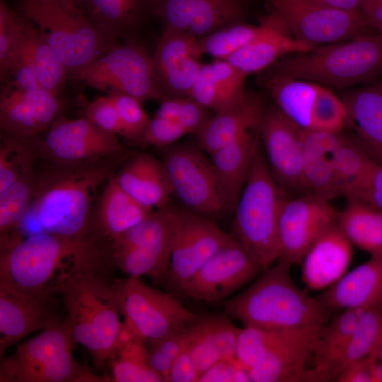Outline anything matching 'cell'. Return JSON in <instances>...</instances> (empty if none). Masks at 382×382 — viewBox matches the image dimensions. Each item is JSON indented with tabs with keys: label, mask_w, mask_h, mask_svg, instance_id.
<instances>
[{
	"label": "cell",
	"mask_w": 382,
	"mask_h": 382,
	"mask_svg": "<svg viewBox=\"0 0 382 382\" xmlns=\"http://www.w3.org/2000/svg\"><path fill=\"white\" fill-rule=\"evenodd\" d=\"M214 114L224 111L231 105L212 76L208 64H203L190 96Z\"/></svg>",
	"instance_id": "cell-49"
},
{
	"label": "cell",
	"mask_w": 382,
	"mask_h": 382,
	"mask_svg": "<svg viewBox=\"0 0 382 382\" xmlns=\"http://www.w3.org/2000/svg\"><path fill=\"white\" fill-rule=\"evenodd\" d=\"M187 350L199 374H202L222 359L199 318L192 323Z\"/></svg>",
	"instance_id": "cell-50"
},
{
	"label": "cell",
	"mask_w": 382,
	"mask_h": 382,
	"mask_svg": "<svg viewBox=\"0 0 382 382\" xmlns=\"http://www.w3.org/2000/svg\"><path fill=\"white\" fill-rule=\"evenodd\" d=\"M323 5L345 11H360L363 0H313Z\"/></svg>",
	"instance_id": "cell-61"
},
{
	"label": "cell",
	"mask_w": 382,
	"mask_h": 382,
	"mask_svg": "<svg viewBox=\"0 0 382 382\" xmlns=\"http://www.w3.org/2000/svg\"><path fill=\"white\" fill-rule=\"evenodd\" d=\"M155 0H76L75 5L115 42L135 38L137 30L155 16Z\"/></svg>",
	"instance_id": "cell-28"
},
{
	"label": "cell",
	"mask_w": 382,
	"mask_h": 382,
	"mask_svg": "<svg viewBox=\"0 0 382 382\" xmlns=\"http://www.w3.org/2000/svg\"><path fill=\"white\" fill-rule=\"evenodd\" d=\"M111 381L161 382L163 377L155 371L149 362L124 358L111 359Z\"/></svg>",
	"instance_id": "cell-52"
},
{
	"label": "cell",
	"mask_w": 382,
	"mask_h": 382,
	"mask_svg": "<svg viewBox=\"0 0 382 382\" xmlns=\"http://www.w3.org/2000/svg\"><path fill=\"white\" fill-rule=\"evenodd\" d=\"M197 144L180 143L163 149L162 162L173 195L183 208L214 220L224 214L210 158Z\"/></svg>",
	"instance_id": "cell-11"
},
{
	"label": "cell",
	"mask_w": 382,
	"mask_h": 382,
	"mask_svg": "<svg viewBox=\"0 0 382 382\" xmlns=\"http://www.w3.org/2000/svg\"><path fill=\"white\" fill-rule=\"evenodd\" d=\"M376 359L369 356L347 366L338 376L339 382H372V368Z\"/></svg>",
	"instance_id": "cell-59"
},
{
	"label": "cell",
	"mask_w": 382,
	"mask_h": 382,
	"mask_svg": "<svg viewBox=\"0 0 382 382\" xmlns=\"http://www.w3.org/2000/svg\"><path fill=\"white\" fill-rule=\"evenodd\" d=\"M222 360L236 361L237 340L241 328L227 315L207 316L199 318Z\"/></svg>",
	"instance_id": "cell-48"
},
{
	"label": "cell",
	"mask_w": 382,
	"mask_h": 382,
	"mask_svg": "<svg viewBox=\"0 0 382 382\" xmlns=\"http://www.w3.org/2000/svg\"><path fill=\"white\" fill-rule=\"evenodd\" d=\"M378 162L356 138L343 134L335 159V182L339 196L351 198Z\"/></svg>",
	"instance_id": "cell-35"
},
{
	"label": "cell",
	"mask_w": 382,
	"mask_h": 382,
	"mask_svg": "<svg viewBox=\"0 0 382 382\" xmlns=\"http://www.w3.org/2000/svg\"><path fill=\"white\" fill-rule=\"evenodd\" d=\"M170 249L130 248L111 250L113 263L129 277L161 279L168 268Z\"/></svg>",
	"instance_id": "cell-42"
},
{
	"label": "cell",
	"mask_w": 382,
	"mask_h": 382,
	"mask_svg": "<svg viewBox=\"0 0 382 382\" xmlns=\"http://www.w3.org/2000/svg\"><path fill=\"white\" fill-rule=\"evenodd\" d=\"M262 21V32L226 59L245 76L262 72L288 55L308 52L313 47L291 35L279 18L270 12Z\"/></svg>",
	"instance_id": "cell-23"
},
{
	"label": "cell",
	"mask_w": 382,
	"mask_h": 382,
	"mask_svg": "<svg viewBox=\"0 0 382 382\" xmlns=\"http://www.w3.org/2000/svg\"><path fill=\"white\" fill-rule=\"evenodd\" d=\"M71 1H72L75 2V1H76V0H71Z\"/></svg>",
	"instance_id": "cell-62"
},
{
	"label": "cell",
	"mask_w": 382,
	"mask_h": 382,
	"mask_svg": "<svg viewBox=\"0 0 382 382\" xmlns=\"http://www.w3.org/2000/svg\"><path fill=\"white\" fill-rule=\"evenodd\" d=\"M24 33L40 87L58 96L68 76L64 66L38 28L25 16Z\"/></svg>",
	"instance_id": "cell-37"
},
{
	"label": "cell",
	"mask_w": 382,
	"mask_h": 382,
	"mask_svg": "<svg viewBox=\"0 0 382 382\" xmlns=\"http://www.w3.org/2000/svg\"><path fill=\"white\" fill-rule=\"evenodd\" d=\"M186 131L175 122L154 115L138 142L165 149L187 135Z\"/></svg>",
	"instance_id": "cell-53"
},
{
	"label": "cell",
	"mask_w": 382,
	"mask_h": 382,
	"mask_svg": "<svg viewBox=\"0 0 382 382\" xmlns=\"http://www.w3.org/2000/svg\"><path fill=\"white\" fill-rule=\"evenodd\" d=\"M300 329L241 328L236 347L238 361L248 370L259 363L275 346L294 335Z\"/></svg>",
	"instance_id": "cell-40"
},
{
	"label": "cell",
	"mask_w": 382,
	"mask_h": 382,
	"mask_svg": "<svg viewBox=\"0 0 382 382\" xmlns=\"http://www.w3.org/2000/svg\"><path fill=\"white\" fill-rule=\"evenodd\" d=\"M365 310H342L323 326L313 357L312 369L322 366L341 351Z\"/></svg>",
	"instance_id": "cell-39"
},
{
	"label": "cell",
	"mask_w": 382,
	"mask_h": 382,
	"mask_svg": "<svg viewBox=\"0 0 382 382\" xmlns=\"http://www.w3.org/2000/svg\"><path fill=\"white\" fill-rule=\"evenodd\" d=\"M261 82L274 105L301 129H311V112L319 84L276 72L263 71Z\"/></svg>",
	"instance_id": "cell-32"
},
{
	"label": "cell",
	"mask_w": 382,
	"mask_h": 382,
	"mask_svg": "<svg viewBox=\"0 0 382 382\" xmlns=\"http://www.w3.org/2000/svg\"><path fill=\"white\" fill-rule=\"evenodd\" d=\"M336 223L352 243L371 257L382 256V212L357 199H347Z\"/></svg>",
	"instance_id": "cell-34"
},
{
	"label": "cell",
	"mask_w": 382,
	"mask_h": 382,
	"mask_svg": "<svg viewBox=\"0 0 382 382\" xmlns=\"http://www.w3.org/2000/svg\"><path fill=\"white\" fill-rule=\"evenodd\" d=\"M18 9L37 25L72 78L118 43L71 0H19Z\"/></svg>",
	"instance_id": "cell-7"
},
{
	"label": "cell",
	"mask_w": 382,
	"mask_h": 382,
	"mask_svg": "<svg viewBox=\"0 0 382 382\" xmlns=\"http://www.w3.org/2000/svg\"><path fill=\"white\" fill-rule=\"evenodd\" d=\"M347 124V115L342 99L319 84L311 112V129L338 133Z\"/></svg>",
	"instance_id": "cell-46"
},
{
	"label": "cell",
	"mask_w": 382,
	"mask_h": 382,
	"mask_svg": "<svg viewBox=\"0 0 382 382\" xmlns=\"http://www.w3.org/2000/svg\"><path fill=\"white\" fill-rule=\"evenodd\" d=\"M361 11L370 26L382 33V0H363Z\"/></svg>",
	"instance_id": "cell-60"
},
{
	"label": "cell",
	"mask_w": 382,
	"mask_h": 382,
	"mask_svg": "<svg viewBox=\"0 0 382 382\" xmlns=\"http://www.w3.org/2000/svg\"><path fill=\"white\" fill-rule=\"evenodd\" d=\"M349 199L361 200L382 212V164L376 165L356 193Z\"/></svg>",
	"instance_id": "cell-57"
},
{
	"label": "cell",
	"mask_w": 382,
	"mask_h": 382,
	"mask_svg": "<svg viewBox=\"0 0 382 382\" xmlns=\"http://www.w3.org/2000/svg\"><path fill=\"white\" fill-rule=\"evenodd\" d=\"M260 134L267 166L278 185L286 194L304 195L301 129L272 105L265 109Z\"/></svg>",
	"instance_id": "cell-17"
},
{
	"label": "cell",
	"mask_w": 382,
	"mask_h": 382,
	"mask_svg": "<svg viewBox=\"0 0 382 382\" xmlns=\"http://www.w3.org/2000/svg\"><path fill=\"white\" fill-rule=\"evenodd\" d=\"M266 106L257 94L247 93L237 103L214 114L196 135L197 143L208 154L259 128Z\"/></svg>",
	"instance_id": "cell-30"
},
{
	"label": "cell",
	"mask_w": 382,
	"mask_h": 382,
	"mask_svg": "<svg viewBox=\"0 0 382 382\" xmlns=\"http://www.w3.org/2000/svg\"><path fill=\"white\" fill-rule=\"evenodd\" d=\"M122 128V136L139 141L151 118L142 107V102L123 93H111Z\"/></svg>",
	"instance_id": "cell-47"
},
{
	"label": "cell",
	"mask_w": 382,
	"mask_h": 382,
	"mask_svg": "<svg viewBox=\"0 0 382 382\" xmlns=\"http://www.w3.org/2000/svg\"><path fill=\"white\" fill-rule=\"evenodd\" d=\"M208 64L212 76L232 105L245 97L247 93L245 89L247 76L226 59H215Z\"/></svg>",
	"instance_id": "cell-51"
},
{
	"label": "cell",
	"mask_w": 382,
	"mask_h": 382,
	"mask_svg": "<svg viewBox=\"0 0 382 382\" xmlns=\"http://www.w3.org/2000/svg\"><path fill=\"white\" fill-rule=\"evenodd\" d=\"M115 174L107 180L96 201L91 224L92 233L110 243L155 211L128 194Z\"/></svg>",
	"instance_id": "cell-27"
},
{
	"label": "cell",
	"mask_w": 382,
	"mask_h": 382,
	"mask_svg": "<svg viewBox=\"0 0 382 382\" xmlns=\"http://www.w3.org/2000/svg\"><path fill=\"white\" fill-rule=\"evenodd\" d=\"M6 83L22 90H35L41 88L37 78L25 33L21 46L11 68L8 81Z\"/></svg>",
	"instance_id": "cell-54"
},
{
	"label": "cell",
	"mask_w": 382,
	"mask_h": 382,
	"mask_svg": "<svg viewBox=\"0 0 382 382\" xmlns=\"http://www.w3.org/2000/svg\"><path fill=\"white\" fill-rule=\"evenodd\" d=\"M288 32L313 47L371 33L360 11L331 8L313 0H263Z\"/></svg>",
	"instance_id": "cell-12"
},
{
	"label": "cell",
	"mask_w": 382,
	"mask_h": 382,
	"mask_svg": "<svg viewBox=\"0 0 382 382\" xmlns=\"http://www.w3.org/2000/svg\"><path fill=\"white\" fill-rule=\"evenodd\" d=\"M248 369L238 361L222 360L200 375L198 382H251Z\"/></svg>",
	"instance_id": "cell-56"
},
{
	"label": "cell",
	"mask_w": 382,
	"mask_h": 382,
	"mask_svg": "<svg viewBox=\"0 0 382 382\" xmlns=\"http://www.w3.org/2000/svg\"><path fill=\"white\" fill-rule=\"evenodd\" d=\"M110 264V243L92 233L74 238L39 232L1 248L0 284L35 296H52L71 274Z\"/></svg>",
	"instance_id": "cell-1"
},
{
	"label": "cell",
	"mask_w": 382,
	"mask_h": 382,
	"mask_svg": "<svg viewBox=\"0 0 382 382\" xmlns=\"http://www.w3.org/2000/svg\"><path fill=\"white\" fill-rule=\"evenodd\" d=\"M123 159L43 161V168L37 170V189L31 206L42 230L74 238L91 234L98 190L115 173Z\"/></svg>",
	"instance_id": "cell-2"
},
{
	"label": "cell",
	"mask_w": 382,
	"mask_h": 382,
	"mask_svg": "<svg viewBox=\"0 0 382 382\" xmlns=\"http://www.w3.org/2000/svg\"><path fill=\"white\" fill-rule=\"evenodd\" d=\"M37 189V170L0 191V243L21 236L19 226L30 210Z\"/></svg>",
	"instance_id": "cell-36"
},
{
	"label": "cell",
	"mask_w": 382,
	"mask_h": 382,
	"mask_svg": "<svg viewBox=\"0 0 382 382\" xmlns=\"http://www.w3.org/2000/svg\"><path fill=\"white\" fill-rule=\"evenodd\" d=\"M321 326L300 329L272 349L248 370L254 382L306 381L308 363L313 360Z\"/></svg>",
	"instance_id": "cell-21"
},
{
	"label": "cell",
	"mask_w": 382,
	"mask_h": 382,
	"mask_svg": "<svg viewBox=\"0 0 382 382\" xmlns=\"http://www.w3.org/2000/svg\"><path fill=\"white\" fill-rule=\"evenodd\" d=\"M112 285L125 321L147 343L158 341L197 318L173 296L138 277L117 279Z\"/></svg>",
	"instance_id": "cell-10"
},
{
	"label": "cell",
	"mask_w": 382,
	"mask_h": 382,
	"mask_svg": "<svg viewBox=\"0 0 382 382\" xmlns=\"http://www.w3.org/2000/svg\"><path fill=\"white\" fill-rule=\"evenodd\" d=\"M84 117L100 128L122 136V128L110 94L91 102L84 110Z\"/></svg>",
	"instance_id": "cell-55"
},
{
	"label": "cell",
	"mask_w": 382,
	"mask_h": 382,
	"mask_svg": "<svg viewBox=\"0 0 382 382\" xmlns=\"http://www.w3.org/2000/svg\"><path fill=\"white\" fill-rule=\"evenodd\" d=\"M44 134L43 138L35 139L43 161L73 163L127 156L117 134L100 128L84 116L72 120L60 115Z\"/></svg>",
	"instance_id": "cell-13"
},
{
	"label": "cell",
	"mask_w": 382,
	"mask_h": 382,
	"mask_svg": "<svg viewBox=\"0 0 382 382\" xmlns=\"http://www.w3.org/2000/svg\"><path fill=\"white\" fill-rule=\"evenodd\" d=\"M62 109L58 96L42 88L22 90L4 84L0 95L1 135L35 139L48 130Z\"/></svg>",
	"instance_id": "cell-18"
},
{
	"label": "cell",
	"mask_w": 382,
	"mask_h": 382,
	"mask_svg": "<svg viewBox=\"0 0 382 382\" xmlns=\"http://www.w3.org/2000/svg\"><path fill=\"white\" fill-rule=\"evenodd\" d=\"M279 74L344 88L382 71V33H368L282 58L270 66Z\"/></svg>",
	"instance_id": "cell-5"
},
{
	"label": "cell",
	"mask_w": 382,
	"mask_h": 382,
	"mask_svg": "<svg viewBox=\"0 0 382 382\" xmlns=\"http://www.w3.org/2000/svg\"><path fill=\"white\" fill-rule=\"evenodd\" d=\"M301 173L304 195L331 200L339 197L335 159L343 133L301 129Z\"/></svg>",
	"instance_id": "cell-24"
},
{
	"label": "cell",
	"mask_w": 382,
	"mask_h": 382,
	"mask_svg": "<svg viewBox=\"0 0 382 382\" xmlns=\"http://www.w3.org/2000/svg\"><path fill=\"white\" fill-rule=\"evenodd\" d=\"M263 21L250 25L244 21L226 25L212 33L198 39L201 53L215 59H226L253 41L262 30Z\"/></svg>",
	"instance_id": "cell-43"
},
{
	"label": "cell",
	"mask_w": 382,
	"mask_h": 382,
	"mask_svg": "<svg viewBox=\"0 0 382 382\" xmlns=\"http://www.w3.org/2000/svg\"><path fill=\"white\" fill-rule=\"evenodd\" d=\"M155 16L164 29L202 38L229 24L244 21V0H155Z\"/></svg>",
	"instance_id": "cell-19"
},
{
	"label": "cell",
	"mask_w": 382,
	"mask_h": 382,
	"mask_svg": "<svg viewBox=\"0 0 382 382\" xmlns=\"http://www.w3.org/2000/svg\"><path fill=\"white\" fill-rule=\"evenodd\" d=\"M38 160L35 139L1 135L0 191L18 178L35 171Z\"/></svg>",
	"instance_id": "cell-38"
},
{
	"label": "cell",
	"mask_w": 382,
	"mask_h": 382,
	"mask_svg": "<svg viewBox=\"0 0 382 382\" xmlns=\"http://www.w3.org/2000/svg\"><path fill=\"white\" fill-rule=\"evenodd\" d=\"M337 212L330 201L305 194L286 197L279 217V238L282 260L289 265L301 260L313 241L336 221Z\"/></svg>",
	"instance_id": "cell-16"
},
{
	"label": "cell",
	"mask_w": 382,
	"mask_h": 382,
	"mask_svg": "<svg viewBox=\"0 0 382 382\" xmlns=\"http://www.w3.org/2000/svg\"><path fill=\"white\" fill-rule=\"evenodd\" d=\"M152 56L159 81L189 58H201L202 54L198 39L183 33L163 28Z\"/></svg>",
	"instance_id": "cell-41"
},
{
	"label": "cell",
	"mask_w": 382,
	"mask_h": 382,
	"mask_svg": "<svg viewBox=\"0 0 382 382\" xmlns=\"http://www.w3.org/2000/svg\"><path fill=\"white\" fill-rule=\"evenodd\" d=\"M24 16L16 13L5 0H0V78L3 85L8 81L12 64L21 46Z\"/></svg>",
	"instance_id": "cell-44"
},
{
	"label": "cell",
	"mask_w": 382,
	"mask_h": 382,
	"mask_svg": "<svg viewBox=\"0 0 382 382\" xmlns=\"http://www.w3.org/2000/svg\"><path fill=\"white\" fill-rule=\"evenodd\" d=\"M263 272L234 239L219 250L180 291L184 297L207 303L225 299Z\"/></svg>",
	"instance_id": "cell-15"
},
{
	"label": "cell",
	"mask_w": 382,
	"mask_h": 382,
	"mask_svg": "<svg viewBox=\"0 0 382 382\" xmlns=\"http://www.w3.org/2000/svg\"><path fill=\"white\" fill-rule=\"evenodd\" d=\"M233 239L214 220L183 208L163 278L166 284L180 294L203 265Z\"/></svg>",
	"instance_id": "cell-14"
},
{
	"label": "cell",
	"mask_w": 382,
	"mask_h": 382,
	"mask_svg": "<svg viewBox=\"0 0 382 382\" xmlns=\"http://www.w3.org/2000/svg\"><path fill=\"white\" fill-rule=\"evenodd\" d=\"M74 343L68 324L60 320L1 359L0 382L104 381L76 361Z\"/></svg>",
	"instance_id": "cell-8"
},
{
	"label": "cell",
	"mask_w": 382,
	"mask_h": 382,
	"mask_svg": "<svg viewBox=\"0 0 382 382\" xmlns=\"http://www.w3.org/2000/svg\"><path fill=\"white\" fill-rule=\"evenodd\" d=\"M332 310L369 309L382 304V256L371 258L345 273L317 296Z\"/></svg>",
	"instance_id": "cell-26"
},
{
	"label": "cell",
	"mask_w": 382,
	"mask_h": 382,
	"mask_svg": "<svg viewBox=\"0 0 382 382\" xmlns=\"http://www.w3.org/2000/svg\"><path fill=\"white\" fill-rule=\"evenodd\" d=\"M342 99L347 125L372 157L382 164V81L354 89Z\"/></svg>",
	"instance_id": "cell-31"
},
{
	"label": "cell",
	"mask_w": 382,
	"mask_h": 382,
	"mask_svg": "<svg viewBox=\"0 0 382 382\" xmlns=\"http://www.w3.org/2000/svg\"><path fill=\"white\" fill-rule=\"evenodd\" d=\"M353 245L336 221L313 241L302 260V279L311 290L325 289L345 273L351 262Z\"/></svg>",
	"instance_id": "cell-22"
},
{
	"label": "cell",
	"mask_w": 382,
	"mask_h": 382,
	"mask_svg": "<svg viewBox=\"0 0 382 382\" xmlns=\"http://www.w3.org/2000/svg\"><path fill=\"white\" fill-rule=\"evenodd\" d=\"M214 112L191 97L166 98L155 115L168 119L183 128L187 134L197 135Z\"/></svg>",
	"instance_id": "cell-45"
},
{
	"label": "cell",
	"mask_w": 382,
	"mask_h": 382,
	"mask_svg": "<svg viewBox=\"0 0 382 382\" xmlns=\"http://www.w3.org/2000/svg\"><path fill=\"white\" fill-rule=\"evenodd\" d=\"M260 144V127L209 154L224 212H234Z\"/></svg>",
	"instance_id": "cell-25"
},
{
	"label": "cell",
	"mask_w": 382,
	"mask_h": 382,
	"mask_svg": "<svg viewBox=\"0 0 382 382\" xmlns=\"http://www.w3.org/2000/svg\"><path fill=\"white\" fill-rule=\"evenodd\" d=\"M199 376L187 347L173 362L167 381L198 382Z\"/></svg>",
	"instance_id": "cell-58"
},
{
	"label": "cell",
	"mask_w": 382,
	"mask_h": 382,
	"mask_svg": "<svg viewBox=\"0 0 382 382\" xmlns=\"http://www.w3.org/2000/svg\"><path fill=\"white\" fill-rule=\"evenodd\" d=\"M107 266L81 270L66 277L57 289L66 312L74 343L85 347L97 368L109 360L121 322Z\"/></svg>",
	"instance_id": "cell-4"
},
{
	"label": "cell",
	"mask_w": 382,
	"mask_h": 382,
	"mask_svg": "<svg viewBox=\"0 0 382 382\" xmlns=\"http://www.w3.org/2000/svg\"><path fill=\"white\" fill-rule=\"evenodd\" d=\"M51 296H35L0 284V359L6 349L29 334L60 321L49 302Z\"/></svg>",
	"instance_id": "cell-20"
},
{
	"label": "cell",
	"mask_w": 382,
	"mask_h": 382,
	"mask_svg": "<svg viewBox=\"0 0 382 382\" xmlns=\"http://www.w3.org/2000/svg\"><path fill=\"white\" fill-rule=\"evenodd\" d=\"M183 208L173 203L156 209L139 224L111 242V250L130 248L171 250Z\"/></svg>",
	"instance_id": "cell-33"
},
{
	"label": "cell",
	"mask_w": 382,
	"mask_h": 382,
	"mask_svg": "<svg viewBox=\"0 0 382 382\" xmlns=\"http://www.w3.org/2000/svg\"><path fill=\"white\" fill-rule=\"evenodd\" d=\"M115 176L128 194L148 207L158 209L172 203L173 191L164 165L149 154L132 156Z\"/></svg>",
	"instance_id": "cell-29"
},
{
	"label": "cell",
	"mask_w": 382,
	"mask_h": 382,
	"mask_svg": "<svg viewBox=\"0 0 382 382\" xmlns=\"http://www.w3.org/2000/svg\"><path fill=\"white\" fill-rule=\"evenodd\" d=\"M73 78L106 93H126L142 103L166 98L153 56L136 37L117 43Z\"/></svg>",
	"instance_id": "cell-9"
},
{
	"label": "cell",
	"mask_w": 382,
	"mask_h": 382,
	"mask_svg": "<svg viewBox=\"0 0 382 382\" xmlns=\"http://www.w3.org/2000/svg\"><path fill=\"white\" fill-rule=\"evenodd\" d=\"M286 197L269 169L260 141L234 209L232 228L234 238L263 271L281 255L279 217Z\"/></svg>",
	"instance_id": "cell-6"
},
{
	"label": "cell",
	"mask_w": 382,
	"mask_h": 382,
	"mask_svg": "<svg viewBox=\"0 0 382 382\" xmlns=\"http://www.w3.org/2000/svg\"><path fill=\"white\" fill-rule=\"evenodd\" d=\"M270 267L245 290L224 302L228 316L243 326L299 329L324 325L330 311L294 282L291 265L282 260Z\"/></svg>",
	"instance_id": "cell-3"
}]
</instances>
